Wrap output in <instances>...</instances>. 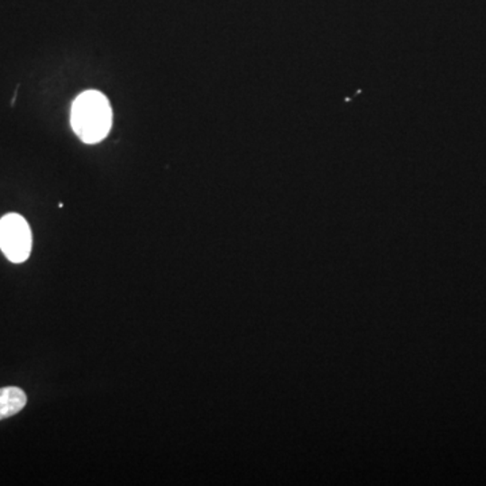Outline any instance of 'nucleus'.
<instances>
[{"label": "nucleus", "instance_id": "1", "mask_svg": "<svg viewBox=\"0 0 486 486\" xmlns=\"http://www.w3.org/2000/svg\"><path fill=\"white\" fill-rule=\"evenodd\" d=\"M73 132L86 143L105 140L113 124V111L107 97L99 91H86L76 97L70 113Z\"/></svg>", "mask_w": 486, "mask_h": 486}, {"label": "nucleus", "instance_id": "2", "mask_svg": "<svg viewBox=\"0 0 486 486\" xmlns=\"http://www.w3.org/2000/svg\"><path fill=\"white\" fill-rule=\"evenodd\" d=\"M32 247V230L23 216L11 213L0 219V249L8 261L24 262L30 257Z\"/></svg>", "mask_w": 486, "mask_h": 486}, {"label": "nucleus", "instance_id": "3", "mask_svg": "<svg viewBox=\"0 0 486 486\" xmlns=\"http://www.w3.org/2000/svg\"><path fill=\"white\" fill-rule=\"evenodd\" d=\"M27 403V396L21 388H0V420L21 412Z\"/></svg>", "mask_w": 486, "mask_h": 486}]
</instances>
